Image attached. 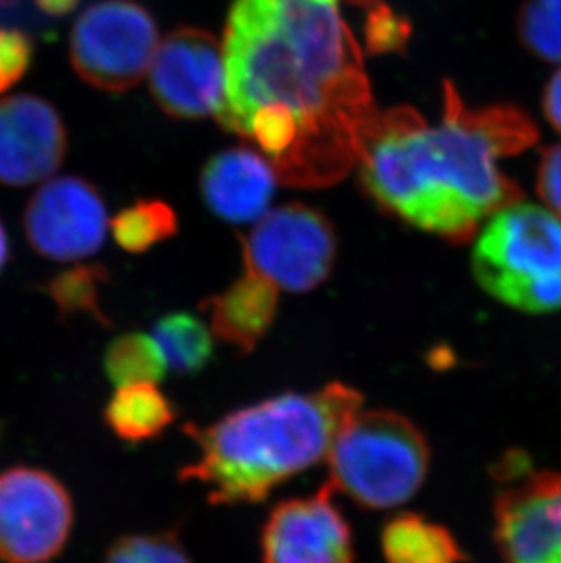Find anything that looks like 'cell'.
Returning a JSON list of instances; mask_svg holds the SVG:
<instances>
[{
    "label": "cell",
    "mask_w": 561,
    "mask_h": 563,
    "mask_svg": "<svg viewBox=\"0 0 561 563\" xmlns=\"http://www.w3.org/2000/svg\"><path fill=\"white\" fill-rule=\"evenodd\" d=\"M219 123L250 139L292 187L334 185L376 115L338 0H235L224 27Z\"/></svg>",
    "instance_id": "obj_1"
},
{
    "label": "cell",
    "mask_w": 561,
    "mask_h": 563,
    "mask_svg": "<svg viewBox=\"0 0 561 563\" xmlns=\"http://www.w3.org/2000/svg\"><path fill=\"white\" fill-rule=\"evenodd\" d=\"M538 141L536 124L513 107H466L446 86L443 118L413 108L376 113L361 141V181L374 201L416 229L463 245L485 219L519 201L499 159Z\"/></svg>",
    "instance_id": "obj_2"
},
{
    "label": "cell",
    "mask_w": 561,
    "mask_h": 563,
    "mask_svg": "<svg viewBox=\"0 0 561 563\" xmlns=\"http://www.w3.org/2000/svg\"><path fill=\"white\" fill-rule=\"evenodd\" d=\"M360 390L329 383L233 410L212 426H186L199 457L180 471L213 505L257 504L277 485L329 456L344 423L361 409Z\"/></svg>",
    "instance_id": "obj_3"
},
{
    "label": "cell",
    "mask_w": 561,
    "mask_h": 563,
    "mask_svg": "<svg viewBox=\"0 0 561 563\" xmlns=\"http://www.w3.org/2000/svg\"><path fill=\"white\" fill-rule=\"evenodd\" d=\"M480 287L525 313L561 310V219L532 202H513L487 219L472 251Z\"/></svg>",
    "instance_id": "obj_4"
},
{
    "label": "cell",
    "mask_w": 561,
    "mask_h": 563,
    "mask_svg": "<svg viewBox=\"0 0 561 563\" xmlns=\"http://www.w3.org/2000/svg\"><path fill=\"white\" fill-rule=\"evenodd\" d=\"M329 485L363 509L407 504L429 474L430 446L414 421L394 410H358L330 446Z\"/></svg>",
    "instance_id": "obj_5"
},
{
    "label": "cell",
    "mask_w": 561,
    "mask_h": 563,
    "mask_svg": "<svg viewBox=\"0 0 561 563\" xmlns=\"http://www.w3.org/2000/svg\"><path fill=\"white\" fill-rule=\"evenodd\" d=\"M157 46V26L143 5L132 0H101L75 22L69 57L88 85L124 91L148 75Z\"/></svg>",
    "instance_id": "obj_6"
},
{
    "label": "cell",
    "mask_w": 561,
    "mask_h": 563,
    "mask_svg": "<svg viewBox=\"0 0 561 563\" xmlns=\"http://www.w3.org/2000/svg\"><path fill=\"white\" fill-rule=\"evenodd\" d=\"M338 241L323 213L292 202L257 219L243 241L246 272L279 290L308 292L330 276Z\"/></svg>",
    "instance_id": "obj_7"
},
{
    "label": "cell",
    "mask_w": 561,
    "mask_h": 563,
    "mask_svg": "<svg viewBox=\"0 0 561 563\" xmlns=\"http://www.w3.org/2000/svg\"><path fill=\"white\" fill-rule=\"evenodd\" d=\"M72 527L74 501L54 474L26 465L0 473V562H52Z\"/></svg>",
    "instance_id": "obj_8"
},
{
    "label": "cell",
    "mask_w": 561,
    "mask_h": 563,
    "mask_svg": "<svg viewBox=\"0 0 561 563\" xmlns=\"http://www.w3.org/2000/svg\"><path fill=\"white\" fill-rule=\"evenodd\" d=\"M510 460L494 500V542L504 563H561V473L525 471Z\"/></svg>",
    "instance_id": "obj_9"
},
{
    "label": "cell",
    "mask_w": 561,
    "mask_h": 563,
    "mask_svg": "<svg viewBox=\"0 0 561 563\" xmlns=\"http://www.w3.org/2000/svg\"><path fill=\"white\" fill-rule=\"evenodd\" d=\"M148 79L155 102L168 115H218L224 99L223 46L199 27L175 30L157 46Z\"/></svg>",
    "instance_id": "obj_10"
},
{
    "label": "cell",
    "mask_w": 561,
    "mask_h": 563,
    "mask_svg": "<svg viewBox=\"0 0 561 563\" xmlns=\"http://www.w3.org/2000/svg\"><path fill=\"white\" fill-rule=\"evenodd\" d=\"M24 232L33 251L46 260H86L107 238V207L90 183L80 177H57L38 188L28 202Z\"/></svg>",
    "instance_id": "obj_11"
},
{
    "label": "cell",
    "mask_w": 561,
    "mask_h": 563,
    "mask_svg": "<svg viewBox=\"0 0 561 563\" xmlns=\"http://www.w3.org/2000/svg\"><path fill=\"white\" fill-rule=\"evenodd\" d=\"M329 484L308 498L280 501L261 531L263 563H352L354 540Z\"/></svg>",
    "instance_id": "obj_12"
},
{
    "label": "cell",
    "mask_w": 561,
    "mask_h": 563,
    "mask_svg": "<svg viewBox=\"0 0 561 563\" xmlns=\"http://www.w3.org/2000/svg\"><path fill=\"white\" fill-rule=\"evenodd\" d=\"M66 152L68 133L50 102L35 96L0 101V185H37L54 176Z\"/></svg>",
    "instance_id": "obj_13"
},
{
    "label": "cell",
    "mask_w": 561,
    "mask_h": 563,
    "mask_svg": "<svg viewBox=\"0 0 561 563\" xmlns=\"http://www.w3.org/2000/svg\"><path fill=\"white\" fill-rule=\"evenodd\" d=\"M277 179L276 168L265 155L244 146L224 150L202 170V199L210 212L228 223H250L265 216Z\"/></svg>",
    "instance_id": "obj_14"
},
{
    "label": "cell",
    "mask_w": 561,
    "mask_h": 563,
    "mask_svg": "<svg viewBox=\"0 0 561 563\" xmlns=\"http://www.w3.org/2000/svg\"><path fill=\"white\" fill-rule=\"evenodd\" d=\"M201 307L213 334L241 354H249L276 321L279 288L265 277L246 272Z\"/></svg>",
    "instance_id": "obj_15"
},
{
    "label": "cell",
    "mask_w": 561,
    "mask_h": 563,
    "mask_svg": "<svg viewBox=\"0 0 561 563\" xmlns=\"http://www.w3.org/2000/svg\"><path fill=\"white\" fill-rule=\"evenodd\" d=\"M387 563H461L466 556L454 534L416 512H402L382 531Z\"/></svg>",
    "instance_id": "obj_16"
},
{
    "label": "cell",
    "mask_w": 561,
    "mask_h": 563,
    "mask_svg": "<svg viewBox=\"0 0 561 563\" xmlns=\"http://www.w3.org/2000/svg\"><path fill=\"white\" fill-rule=\"evenodd\" d=\"M174 420V404L155 387V383L122 385L105 409L108 429L128 443L154 440Z\"/></svg>",
    "instance_id": "obj_17"
},
{
    "label": "cell",
    "mask_w": 561,
    "mask_h": 563,
    "mask_svg": "<svg viewBox=\"0 0 561 563\" xmlns=\"http://www.w3.org/2000/svg\"><path fill=\"white\" fill-rule=\"evenodd\" d=\"M166 365L175 373L197 374L212 362L213 332L205 321L188 312L168 313L155 324Z\"/></svg>",
    "instance_id": "obj_18"
},
{
    "label": "cell",
    "mask_w": 561,
    "mask_h": 563,
    "mask_svg": "<svg viewBox=\"0 0 561 563\" xmlns=\"http://www.w3.org/2000/svg\"><path fill=\"white\" fill-rule=\"evenodd\" d=\"M166 368L168 365L154 335L139 332L119 335L110 343L105 356V371L117 387L133 383H160L165 377Z\"/></svg>",
    "instance_id": "obj_19"
},
{
    "label": "cell",
    "mask_w": 561,
    "mask_h": 563,
    "mask_svg": "<svg viewBox=\"0 0 561 563\" xmlns=\"http://www.w3.org/2000/svg\"><path fill=\"white\" fill-rule=\"evenodd\" d=\"M107 274L108 272L99 265L72 266L68 271L52 277L44 285V292L48 294V298L54 301L63 318L90 313L101 323H107L99 307V290L102 283L107 282Z\"/></svg>",
    "instance_id": "obj_20"
},
{
    "label": "cell",
    "mask_w": 561,
    "mask_h": 563,
    "mask_svg": "<svg viewBox=\"0 0 561 563\" xmlns=\"http://www.w3.org/2000/svg\"><path fill=\"white\" fill-rule=\"evenodd\" d=\"M174 213L163 202H138L113 219L112 230L117 245L128 252L148 251L150 246L175 232Z\"/></svg>",
    "instance_id": "obj_21"
},
{
    "label": "cell",
    "mask_w": 561,
    "mask_h": 563,
    "mask_svg": "<svg viewBox=\"0 0 561 563\" xmlns=\"http://www.w3.org/2000/svg\"><path fill=\"white\" fill-rule=\"evenodd\" d=\"M518 35L530 54L561 64V0H525Z\"/></svg>",
    "instance_id": "obj_22"
},
{
    "label": "cell",
    "mask_w": 561,
    "mask_h": 563,
    "mask_svg": "<svg viewBox=\"0 0 561 563\" xmlns=\"http://www.w3.org/2000/svg\"><path fill=\"white\" fill-rule=\"evenodd\" d=\"M105 563H191L175 532L130 534L108 549Z\"/></svg>",
    "instance_id": "obj_23"
},
{
    "label": "cell",
    "mask_w": 561,
    "mask_h": 563,
    "mask_svg": "<svg viewBox=\"0 0 561 563\" xmlns=\"http://www.w3.org/2000/svg\"><path fill=\"white\" fill-rule=\"evenodd\" d=\"M32 59V38L19 30L0 27V93L24 77Z\"/></svg>",
    "instance_id": "obj_24"
},
{
    "label": "cell",
    "mask_w": 561,
    "mask_h": 563,
    "mask_svg": "<svg viewBox=\"0 0 561 563\" xmlns=\"http://www.w3.org/2000/svg\"><path fill=\"white\" fill-rule=\"evenodd\" d=\"M536 190L547 208L561 219V144H554L541 155Z\"/></svg>",
    "instance_id": "obj_25"
},
{
    "label": "cell",
    "mask_w": 561,
    "mask_h": 563,
    "mask_svg": "<svg viewBox=\"0 0 561 563\" xmlns=\"http://www.w3.org/2000/svg\"><path fill=\"white\" fill-rule=\"evenodd\" d=\"M543 112L547 121L561 133V68L547 82L543 91Z\"/></svg>",
    "instance_id": "obj_26"
},
{
    "label": "cell",
    "mask_w": 561,
    "mask_h": 563,
    "mask_svg": "<svg viewBox=\"0 0 561 563\" xmlns=\"http://www.w3.org/2000/svg\"><path fill=\"white\" fill-rule=\"evenodd\" d=\"M38 10L52 16L68 15L79 4V0H35Z\"/></svg>",
    "instance_id": "obj_27"
},
{
    "label": "cell",
    "mask_w": 561,
    "mask_h": 563,
    "mask_svg": "<svg viewBox=\"0 0 561 563\" xmlns=\"http://www.w3.org/2000/svg\"><path fill=\"white\" fill-rule=\"evenodd\" d=\"M10 257V241H8V234H6L4 224L0 221V272L4 268Z\"/></svg>",
    "instance_id": "obj_28"
},
{
    "label": "cell",
    "mask_w": 561,
    "mask_h": 563,
    "mask_svg": "<svg viewBox=\"0 0 561 563\" xmlns=\"http://www.w3.org/2000/svg\"><path fill=\"white\" fill-rule=\"evenodd\" d=\"M358 4H366V2H371V0H354Z\"/></svg>",
    "instance_id": "obj_29"
},
{
    "label": "cell",
    "mask_w": 561,
    "mask_h": 563,
    "mask_svg": "<svg viewBox=\"0 0 561 563\" xmlns=\"http://www.w3.org/2000/svg\"><path fill=\"white\" fill-rule=\"evenodd\" d=\"M0 432H2V429H0Z\"/></svg>",
    "instance_id": "obj_30"
}]
</instances>
